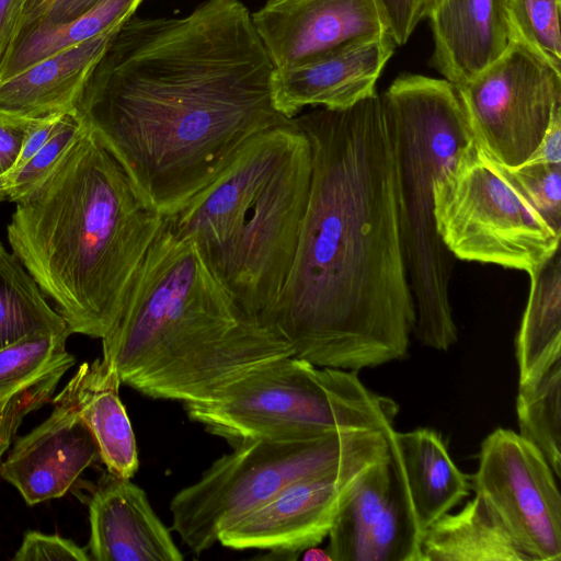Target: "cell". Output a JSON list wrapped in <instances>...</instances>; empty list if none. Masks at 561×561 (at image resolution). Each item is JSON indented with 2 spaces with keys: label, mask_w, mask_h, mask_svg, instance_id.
<instances>
[{
  "label": "cell",
  "mask_w": 561,
  "mask_h": 561,
  "mask_svg": "<svg viewBox=\"0 0 561 561\" xmlns=\"http://www.w3.org/2000/svg\"><path fill=\"white\" fill-rule=\"evenodd\" d=\"M519 435L536 446L557 478L561 474V359L531 387L518 388Z\"/></svg>",
  "instance_id": "obj_26"
},
{
  "label": "cell",
  "mask_w": 561,
  "mask_h": 561,
  "mask_svg": "<svg viewBox=\"0 0 561 561\" xmlns=\"http://www.w3.org/2000/svg\"><path fill=\"white\" fill-rule=\"evenodd\" d=\"M141 1L104 0L73 20L21 30L14 36L0 67V80L123 24L134 15Z\"/></svg>",
  "instance_id": "obj_24"
},
{
  "label": "cell",
  "mask_w": 561,
  "mask_h": 561,
  "mask_svg": "<svg viewBox=\"0 0 561 561\" xmlns=\"http://www.w3.org/2000/svg\"><path fill=\"white\" fill-rule=\"evenodd\" d=\"M293 119L311 146V183L289 276L264 320L316 366L358 371L402 359L416 312L381 96Z\"/></svg>",
  "instance_id": "obj_1"
},
{
  "label": "cell",
  "mask_w": 561,
  "mask_h": 561,
  "mask_svg": "<svg viewBox=\"0 0 561 561\" xmlns=\"http://www.w3.org/2000/svg\"><path fill=\"white\" fill-rule=\"evenodd\" d=\"M376 2L396 45L405 44L421 21L417 0H376Z\"/></svg>",
  "instance_id": "obj_32"
},
{
  "label": "cell",
  "mask_w": 561,
  "mask_h": 561,
  "mask_svg": "<svg viewBox=\"0 0 561 561\" xmlns=\"http://www.w3.org/2000/svg\"><path fill=\"white\" fill-rule=\"evenodd\" d=\"M503 168L547 221L561 231V167L525 162Z\"/></svg>",
  "instance_id": "obj_29"
},
{
  "label": "cell",
  "mask_w": 561,
  "mask_h": 561,
  "mask_svg": "<svg viewBox=\"0 0 561 561\" xmlns=\"http://www.w3.org/2000/svg\"><path fill=\"white\" fill-rule=\"evenodd\" d=\"M309 139L293 118L253 135L204 190L163 217L236 304L263 321L289 276L308 204Z\"/></svg>",
  "instance_id": "obj_4"
},
{
  "label": "cell",
  "mask_w": 561,
  "mask_h": 561,
  "mask_svg": "<svg viewBox=\"0 0 561 561\" xmlns=\"http://www.w3.org/2000/svg\"><path fill=\"white\" fill-rule=\"evenodd\" d=\"M528 275L529 295L516 337L518 388L534 386L561 359L560 249Z\"/></svg>",
  "instance_id": "obj_23"
},
{
  "label": "cell",
  "mask_w": 561,
  "mask_h": 561,
  "mask_svg": "<svg viewBox=\"0 0 561 561\" xmlns=\"http://www.w3.org/2000/svg\"><path fill=\"white\" fill-rule=\"evenodd\" d=\"M251 16L275 69L390 35L376 0H268Z\"/></svg>",
  "instance_id": "obj_11"
},
{
  "label": "cell",
  "mask_w": 561,
  "mask_h": 561,
  "mask_svg": "<svg viewBox=\"0 0 561 561\" xmlns=\"http://www.w3.org/2000/svg\"><path fill=\"white\" fill-rule=\"evenodd\" d=\"M433 214L442 243L462 261L530 274L560 249L561 231L478 145L434 182Z\"/></svg>",
  "instance_id": "obj_8"
},
{
  "label": "cell",
  "mask_w": 561,
  "mask_h": 561,
  "mask_svg": "<svg viewBox=\"0 0 561 561\" xmlns=\"http://www.w3.org/2000/svg\"><path fill=\"white\" fill-rule=\"evenodd\" d=\"M122 382L110 360L82 363L51 401L71 405L91 432L106 470L133 478L139 459L136 437L119 398Z\"/></svg>",
  "instance_id": "obj_21"
},
{
  "label": "cell",
  "mask_w": 561,
  "mask_h": 561,
  "mask_svg": "<svg viewBox=\"0 0 561 561\" xmlns=\"http://www.w3.org/2000/svg\"><path fill=\"white\" fill-rule=\"evenodd\" d=\"M233 446L170 502V530L196 554L213 547L224 529L286 486L311 477L367 468L390 456L380 431L299 439L255 437Z\"/></svg>",
  "instance_id": "obj_6"
},
{
  "label": "cell",
  "mask_w": 561,
  "mask_h": 561,
  "mask_svg": "<svg viewBox=\"0 0 561 561\" xmlns=\"http://www.w3.org/2000/svg\"><path fill=\"white\" fill-rule=\"evenodd\" d=\"M7 199L3 179H0V202Z\"/></svg>",
  "instance_id": "obj_38"
},
{
  "label": "cell",
  "mask_w": 561,
  "mask_h": 561,
  "mask_svg": "<svg viewBox=\"0 0 561 561\" xmlns=\"http://www.w3.org/2000/svg\"><path fill=\"white\" fill-rule=\"evenodd\" d=\"M104 0H20L14 36L21 30L73 20ZM14 38V37H13Z\"/></svg>",
  "instance_id": "obj_30"
},
{
  "label": "cell",
  "mask_w": 561,
  "mask_h": 561,
  "mask_svg": "<svg viewBox=\"0 0 561 561\" xmlns=\"http://www.w3.org/2000/svg\"><path fill=\"white\" fill-rule=\"evenodd\" d=\"M444 1L445 0H417L421 20L427 19L428 15Z\"/></svg>",
  "instance_id": "obj_36"
},
{
  "label": "cell",
  "mask_w": 561,
  "mask_h": 561,
  "mask_svg": "<svg viewBox=\"0 0 561 561\" xmlns=\"http://www.w3.org/2000/svg\"><path fill=\"white\" fill-rule=\"evenodd\" d=\"M121 26L0 80V118L32 122L77 110L94 66Z\"/></svg>",
  "instance_id": "obj_18"
},
{
  "label": "cell",
  "mask_w": 561,
  "mask_h": 561,
  "mask_svg": "<svg viewBox=\"0 0 561 561\" xmlns=\"http://www.w3.org/2000/svg\"><path fill=\"white\" fill-rule=\"evenodd\" d=\"M301 558L304 560H327V561H332L330 556L328 554L327 550H320V549L316 548V546L306 549L301 553Z\"/></svg>",
  "instance_id": "obj_37"
},
{
  "label": "cell",
  "mask_w": 561,
  "mask_h": 561,
  "mask_svg": "<svg viewBox=\"0 0 561 561\" xmlns=\"http://www.w3.org/2000/svg\"><path fill=\"white\" fill-rule=\"evenodd\" d=\"M421 556L422 561H531L477 494L424 531Z\"/></svg>",
  "instance_id": "obj_22"
},
{
  "label": "cell",
  "mask_w": 561,
  "mask_h": 561,
  "mask_svg": "<svg viewBox=\"0 0 561 561\" xmlns=\"http://www.w3.org/2000/svg\"><path fill=\"white\" fill-rule=\"evenodd\" d=\"M389 126L399 228L424 346L448 351L458 340L449 286L451 254L434 221L433 184L477 147L456 88L445 79L399 76L380 95Z\"/></svg>",
  "instance_id": "obj_5"
},
{
  "label": "cell",
  "mask_w": 561,
  "mask_h": 561,
  "mask_svg": "<svg viewBox=\"0 0 561 561\" xmlns=\"http://www.w3.org/2000/svg\"><path fill=\"white\" fill-rule=\"evenodd\" d=\"M33 122H10L0 118V179L13 171Z\"/></svg>",
  "instance_id": "obj_33"
},
{
  "label": "cell",
  "mask_w": 561,
  "mask_h": 561,
  "mask_svg": "<svg viewBox=\"0 0 561 561\" xmlns=\"http://www.w3.org/2000/svg\"><path fill=\"white\" fill-rule=\"evenodd\" d=\"M70 332L38 333L0 348V457L9 450L23 419L51 402L75 365L66 348Z\"/></svg>",
  "instance_id": "obj_20"
},
{
  "label": "cell",
  "mask_w": 561,
  "mask_h": 561,
  "mask_svg": "<svg viewBox=\"0 0 561 561\" xmlns=\"http://www.w3.org/2000/svg\"><path fill=\"white\" fill-rule=\"evenodd\" d=\"M51 403L49 416L19 437L0 462V477L30 506L64 496L100 459L96 443L77 411L62 402Z\"/></svg>",
  "instance_id": "obj_14"
},
{
  "label": "cell",
  "mask_w": 561,
  "mask_h": 561,
  "mask_svg": "<svg viewBox=\"0 0 561 561\" xmlns=\"http://www.w3.org/2000/svg\"><path fill=\"white\" fill-rule=\"evenodd\" d=\"M13 561L28 560H76L89 561L87 548L57 534L49 535L38 530H26L20 548L12 557Z\"/></svg>",
  "instance_id": "obj_31"
},
{
  "label": "cell",
  "mask_w": 561,
  "mask_h": 561,
  "mask_svg": "<svg viewBox=\"0 0 561 561\" xmlns=\"http://www.w3.org/2000/svg\"><path fill=\"white\" fill-rule=\"evenodd\" d=\"M526 162L561 167V110L554 114L540 145Z\"/></svg>",
  "instance_id": "obj_34"
},
{
  "label": "cell",
  "mask_w": 561,
  "mask_h": 561,
  "mask_svg": "<svg viewBox=\"0 0 561 561\" xmlns=\"http://www.w3.org/2000/svg\"><path fill=\"white\" fill-rule=\"evenodd\" d=\"M45 297L19 259L0 242V348L33 334L71 333Z\"/></svg>",
  "instance_id": "obj_25"
},
{
  "label": "cell",
  "mask_w": 561,
  "mask_h": 561,
  "mask_svg": "<svg viewBox=\"0 0 561 561\" xmlns=\"http://www.w3.org/2000/svg\"><path fill=\"white\" fill-rule=\"evenodd\" d=\"M365 469L299 480L224 529L218 542L267 550L265 559L296 560L328 537L345 494Z\"/></svg>",
  "instance_id": "obj_13"
},
{
  "label": "cell",
  "mask_w": 561,
  "mask_h": 561,
  "mask_svg": "<svg viewBox=\"0 0 561 561\" xmlns=\"http://www.w3.org/2000/svg\"><path fill=\"white\" fill-rule=\"evenodd\" d=\"M390 460L411 519L422 537L469 495L470 478L453 461L440 434L432 428L385 432Z\"/></svg>",
  "instance_id": "obj_17"
},
{
  "label": "cell",
  "mask_w": 561,
  "mask_h": 561,
  "mask_svg": "<svg viewBox=\"0 0 561 561\" xmlns=\"http://www.w3.org/2000/svg\"><path fill=\"white\" fill-rule=\"evenodd\" d=\"M20 0H0V67L13 41Z\"/></svg>",
  "instance_id": "obj_35"
},
{
  "label": "cell",
  "mask_w": 561,
  "mask_h": 561,
  "mask_svg": "<svg viewBox=\"0 0 561 561\" xmlns=\"http://www.w3.org/2000/svg\"><path fill=\"white\" fill-rule=\"evenodd\" d=\"M2 458L0 457V462H1Z\"/></svg>",
  "instance_id": "obj_39"
},
{
  "label": "cell",
  "mask_w": 561,
  "mask_h": 561,
  "mask_svg": "<svg viewBox=\"0 0 561 561\" xmlns=\"http://www.w3.org/2000/svg\"><path fill=\"white\" fill-rule=\"evenodd\" d=\"M390 35L295 67L274 69L273 101L288 118L306 106L345 110L376 93V83L394 53Z\"/></svg>",
  "instance_id": "obj_16"
},
{
  "label": "cell",
  "mask_w": 561,
  "mask_h": 561,
  "mask_svg": "<svg viewBox=\"0 0 561 561\" xmlns=\"http://www.w3.org/2000/svg\"><path fill=\"white\" fill-rule=\"evenodd\" d=\"M456 90L478 147L506 168L533 156L561 110V72L514 42Z\"/></svg>",
  "instance_id": "obj_9"
},
{
  "label": "cell",
  "mask_w": 561,
  "mask_h": 561,
  "mask_svg": "<svg viewBox=\"0 0 561 561\" xmlns=\"http://www.w3.org/2000/svg\"><path fill=\"white\" fill-rule=\"evenodd\" d=\"M289 356L294 348L280 331L247 314L196 244L164 220L102 339V357L123 385L184 407L218 402L240 380Z\"/></svg>",
  "instance_id": "obj_3"
},
{
  "label": "cell",
  "mask_w": 561,
  "mask_h": 561,
  "mask_svg": "<svg viewBox=\"0 0 561 561\" xmlns=\"http://www.w3.org/2000/svg\"><path fill=\"white\" fill-rule=\"evenodd\" d=\"M15 204L7 228L12 253L71 333L102 340L163 216L84 121L53 169Z\"/></svg>",
  "instance_id": "obj_2"
},
{
  "label": "cell",
  "mask_w": 561,
  "mask_h": 561,
  "mask_svg": "<svg viewBox=\"0 0 561 561\" xmlns=\"http://www.w3.org/2000/svg\"><path fill=\"white\" fill-rule=\"evenodd\" d=\"M471 489L501 520L531 561L561 560V496L539 449L499 427L481 444Z\"/></svg>",
  "instance_id": "obj_10"
},
{
  "label": "cell",
  "mask_w": 561,
  "mask_h": 561,
  "mask_svg": "<svg viewBox=\"0 0 561 561\" xmlns=\"http://www.w3.org/2000/svg\"><path fill=\"white\" fill-rule=\"evenodd\" d=\"M332 561H422L390 456L366 468L345 494L328 534Z\"/></svg>",
  "instance_id": "obj_12"
},
{
  "label": "cell",
  "mask_w": 561,
  "mask_h": 561,
  "mask_svg": "<svg viewBox=\"0 0 561 561\" xmlns=\"http://www.w3.org/2000/svg\"><path fill=\"white\" fill-rule=\"evenodd\" d=\"M561 0H505L511 42L561 72Z\"/></svg>",
  "instance_id": "obj_27"
},
{
  "label": "cell",
  "mask_w": 561,
  "mask_h": 561,
  "mask_svg": "<svg viewBox=\"0 0 561 561\" xmlns=\"http://www.w3.org/2000/svg\"><path fill=\"white\" fill-rule=\"evenodd\" d=\"M82 117L77 110L66 113L62 125L18 171L3 179L7 199L16 202L57 163L78 135Z\"/></svg>",
  "instance_id": "obj_28"
},
{
  "label": "cell",
  "mask_w": 561,
  "mask_h": 561,
  "mask_svg": "<svg viewBox=\"0 0 561 561\" xmlns=\"http://www.w3.org/2000/svg\"><path fill=\"white\" fill-rule=\"evenodd\" d=\"M185 410L206 432L236 444L255 437L385 433L393 426L398 405L366 388L357 370L320 367L289 356L240 380L220 401Z\"/></svg>",
  "instance_id": "obj_7"
},
{
  "label": "cell",
  "mask_w": 561,
  "mask_h": 561,
  "mask_svg": "<svg viewBox=\"0 0 561 561\" xmlns=\"http://www.w3.org/2000/svg\"><path fill=\"white\" fill-rule=\"evenodd\" d=\"M90 539L95 561H182L170 529L130 479L104 473L89 500Z\"/></svg>",
  "instance_id": "obj_15"
},
{
  "label": "cell",
  "mask_w": 561,
  "mask_h": 561,
  "mask_svg": "<svg viewBox=\"0 0 561 561\" xmlns=\"http://www.w3.org/2000/svg\"><path fill=\"white\" fill-rule=\"evenodd\" d=\"M431 65L458 88L494 62L510 46L505 0H445L430 15Z\"/></svg>",
  "instance_id": "obj_19"
}]
</instances>
